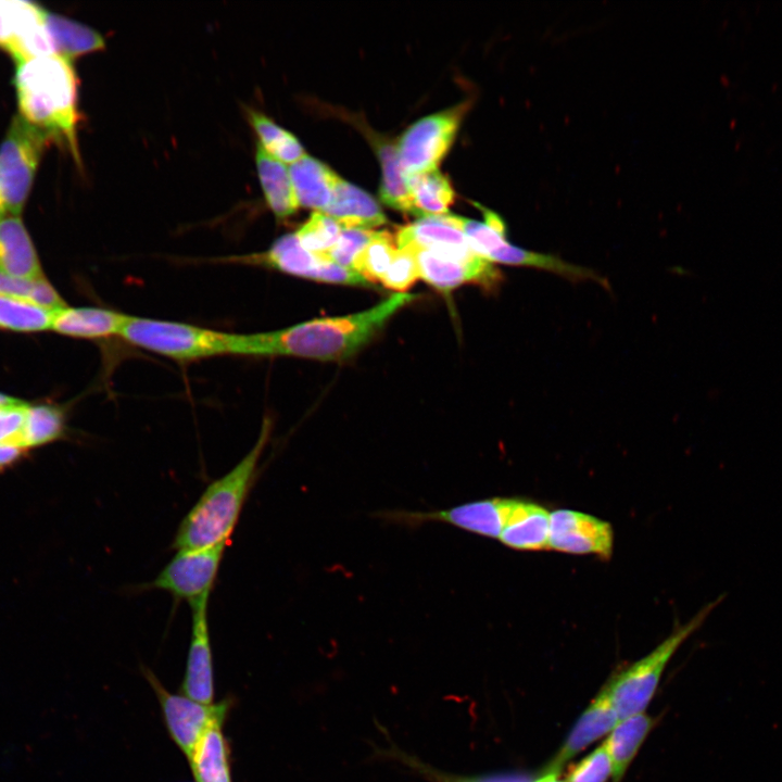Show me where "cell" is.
Instances as JSON below:
<instances>
[{"label":"cell","mask_w":782,"mask_h":782,"mask_svg":"<svg viewBox=\"0 0 782 782\" xmlns=\"http://www.w3.org/2000/svg\"><path fill=\"white\" fill-rule=\"evenodd\" d=\"M415 298L416 294L399 292L368 310L351 315L312 319L274 331L247 333L245 356L346 361Z\"/></svg>","instance_id":"obj_1"},{"label":"cell","mask_w":782,"mask_h":782,"mask_svg":"<svg viewBox=\"0 0 782 782\" xmlns=\"http://www.w3.org/2000/svg\"><path fill=\"white\" fill-rule=\"evenodd\" d=\"M270 429V420L265 419L258 438L248 454L227 474L205 488L177 528L172 543L175 551L229 544L257 479L260 461Z\"/></svg>","instance_id":"obj_2"},{"label":"cell","mask_w":782,"mask_h":782,"mask_svg":"<svg viewBox=\"0 0 782 782\" xmlns=\"http://www.w3.org/2000/svg\"><path fill=\"white\" fill-rule=\"evenodd\" d=\"M14 86L20 116L65 142L78 161L77 78L70 60L52 53L21 61Z\"/></svg>","instance_id":"obj_3"},{"label":"cell","mask_w":782,"mask_h":782,"mask_svg":"<svg viewBox=\"0 0 782 782\" xmlns=\"http://www.w3.org/2000/svg\"><path fill=\"white\" fill-rule=\"evenodd\" d=\"M245 333H235L201 326L129 315L119 338L131 345L179 363L222 355L244 356Z\"/></svg>","instance_id":"obj_4"},{"label":"cell","mask_w":782,"mask_h":782,"mask_svg":"<svg viewBox=\"0 0 782 782\" xmlns=\"http://www.w3.org/2000/svg\"><path fill=\"white\" fill-rule=\"evenodd\" d=\"M723 597L724 594L706 604L688 622L677 626L652 652L607 681L605 685L619 720L645 712L670 659L683 642L702 627Z\"/></svg>","instance_id":"obj_5"},{"label":"cell","mask_w":782,"mask_h":782,"mask_svg":"<svg viewBox=\"0 0 782 782\" xmlns=\"http://www.w3.org/2000/svg\"><path fill=\"white\" fill-rule=\"evenodd\" d=\"M480 207L484 222L455 215L449 217L465 234L470 248L489 262L533 267L573 281L592 280L607 286L605 278L590 268L570 264L555 255L526 250L510 243L506 238V226L503 218L489 209Z\"/></svg>","instance_id":"obj_6"},{"label":"cell","mask_w":782,"mask_h":782,"mask_svg":"<svg viewBox=\"0 0 782 782\" xmlns=\"http://www.w3.org/2000/svg\"><path fill=\"white\" fill-rule=\"evenodd\" d=\"M43 130L16 116L0 144V198L9 215H18L30 192L48 139Z\"/></svg>","instance_id":"obj_7"},{"label":"cell","mask_w":782,"mask_h":782,"mask_svg":"<svg viewBox=\"0 0 782 782\" xmlns=\"http://www.w3.org/2000/svg\"><path fill=\"white\" fill-rule=\"evenodd\" d=\"M223 262L275 269L300 278L328 283L365 288L373 286L355 270L305 250L295 234L278 238L264 252L229 256L225 257Z\"/></svg>","instance_id":"obj_8"},{"label":"cell","mask_w":782,"mask_h":782,"mask_svg":"<svg viewBox=\"0 0 782 782\" xmlns=\"http://www.w3.org/2000/svg\"><path fill=\"white\" fill-rule=\"evenodd\" d=\"M467 110L468 103L465 102L428 115L406 129L396 146L405 177L437 169Z\"/></svg>","instance_id":"obj_9"},{"label":"cell","mask_w":782,"mask_h":782,"mask_svg":"<svg viewBox=\"0 0 782 782\" xmlns=\"http://www.w3.org/2000/svg\"><path fill=\"white\" fill-rule=\"evenodd\" d=\"M228 544L176 551L159 575L141 586L142 591L167 592L177 601L191 604L211 596Z\"/></svg>","instance_id":"obj_10"},{"label":"cell","mask_w":782,"mask_h":782,"mask_svg":"<svg viewBox=\"0 0 782 782\" xmlns=\"http://www.w3.org/2000/svg\"><path fill=\"white\" fill-rule=\"evenodd\" d=\"M144 676L159 698L172 740L188 759L209 726L217 719H226L231 703L228 699L200 703L184 694L171 693L149 669H144Z\"/></svg>","instance_id":"obj_11"},{"label":"cell","mask_w":782,"mask_h":782,"mask_svg":"<svg viewBox=\"0 0 782 782\" xmlns=\"http://www.w3.org/2000/svg\"><path fill=\"white\" fill-rule=\"evenodd\" d=\"M407 247L414 250L419 277L441 292L450 293L466 282L494 289L502 281L501 272L477 253L458 256L416 245Z\"/></svg>","instance_id":"obj_12"},{"label":"cell","mask_w":782,"mask_h":782,"mask_svg":"<svg viewBox=\"0 0 782 782\" xmlns=\"http://www.w3.org/2000/svg\"><path fill=\"white\" fill-rule=\"evenodd\" d=\"M548 550L608 559L614 550L609 522L593 515L562 508L550 513Z\"/></svg>","instance_id":"obj_13"},{"label":"cell","mask_w":782,"mask_h":782,"mask_svg":"<svg viewBox=\"0 0 782 782\" xmlns=\"http://www.w3.org/2000/svg\"><path fill=\"white\" fill-rule=\"evenodd\" d=\"M46 11L28 1L0 0V48L21 61L55 53Z\"/></svg>","instance_id":"obj_14"},{"label":"cell","mask_w":782,"mask_h":782,"mask_svg":"<svg viewBox=\"0 0 782 782\" xmlns=\"http://www.w3.org/2000/svg\"><path fill=\"white\" fill-rule=\"evenodd\" d=\"M210 596L191 604V636L181 692L189 698L212 704L214 699L213 654L209 626Z\"/></svg>","instance_id":"obj_15"},{"label":"cell","mask_w":782,"mask_h":782,"mask_svg":"<svg viewBox=\"0 0 782 782\" xmlns=\"http://www.w3.org/2000/svg\"><path fill=\"white\" fill-rule=\"evenodd\" d=\"M619 722L607 686L604 685L573 724L560 748L544 768L543 773L558 774L575 756L608 734Z\"/></svg>","instance_id":"obj_16"},{"label":"cell","mask_w":782,"mask_h":782,"mask_svg":"<svg viewBox=\"0 0 782 782\" xmlns=\"http://www.w3.org/2000/svg\"><path fill=\"white\" fill-rule=\"evenodd\" d=\"M0 274L17 279L46 278L31 238L18 215L0 220Z\"/></svg>","instance_id":"obj_17"},{"label":"cell","mask_w":782,"mask_h":782,"mask_svg":"<svg viewBox=\"0 0 782 782\" xmlns=\"http://www.w3.org/2000/svg\"><path fill=\"white\" fill-rule=\"evenodd\" d=\"M128 314L99 306H64L54 313L51 330L85 340L119 337Z\"/></svg>","instance_id":"obj_18"},{"label":"cell","mask_w":782,"mask_h":782,"mask_svg":"<svg viewBox=\"0 0 782 782\" xmlns=\"http://www.w3.org/2000/svg\"><path fill=\"white\" fill-rule=\"evenodd\" d=\"M447 215L421 218L401 228L396 234L398 249L416 245L455 255L472 253L465 234Z\"/></svg>","instance_id":"obj_19"},{"label":"cell","mask_w":782,"mask_h":782,"mask_svg":"<svg viewBox=\"0 0 782 782\" xmlns=\"http://www.w3.org/2000/svg\"><path fill=\"white\" fill-rule=\"evenodd\" d=\"M323 213L335 218L343 229H369L387 222L373 197L340 177L332 201Z\"/></svg>","instance_id":"obj_20"},{"label":"cell","mask_w":782,"mask_h":782,"mask_svg":"<svg viewBox=\"0 0 782 782\" xmlns=\"http://www.w3.org/2000/svg\"><path fill=\"white\" fill-rule=\"evenodd\" d=\"M550 512L533 502L519 499L499 541L516 551L548 550Z\"/></svg>","instance_id":"obj_21"},{"label":"cell","mask_w":782,"mask_h":782,"mask_svg":"<svg viewBox=\"0 0 782 782\" xmlns=\"http://www.w3.org/2000/svg\"><path fill=\"white\" fill-rule=\"evenodd\" d=\"M289 173L299 206L325 212L332 201L339 176L308 155L291 164Z\"/></svg>","instance_id":"obj_22"},{"label":"cell","mask_w":782,"mask_h":782,"mask_svg":"<svg viewBox=\"0 0 782 782\" xmlns=\"http://www.w3.org/2000/svg\"><path fill=\"white\" fill-rule=\"evenodd\" d=\"M225 720L209 726L188 758L195 782H232L229 746L223 732Z\"/></svg>","instance_id":"obj_23"},{"label":"cell","mask_w":782,"mask_h":782,"mask_svg":"<svg viewBox=\"0 0 782 782\" xmlns=\"http://www.w3.org/2000/svg\"><path fill=\"white\" fill-rule=\"evenodd\" d=\"M655 724V720L641 712L619 720L603 742L610 757L611 782H621L629 766Z\"/></svg>","instance_id":"obj_24"},{"label":"cell","mask_w":782,"mask_h":782,"mask_svg":"<svg viewBox=\"0 0 782 782\" xmlns=\"http://www.w3.org/2000/svg\"><path fill=\"white\" fill-rule=\"evenodd\" d=\"M255 163L266 202L278 219L292 215L298 209L289 168L267 153L258 143Z\"/></svg>","instance_id":"obj_25"},{"label":"cell","mask_w":782,"mask_h":782,"mask_svg":"<svg viewBox=\"0 0 782 782\" xmlns=\"http://www.w3.org/2000/svg\"><path fill=\"white\" fill-rule=\"evenodd\" d=\"M406 184L414 215L426 218L449 213L454 191L449 179L438 169L406 176Z\"/></svg>","instance_id":"obj_26"},{"label":"cell","mask_w":782,"mask_h":782,"mask_svg":"<svg viewBox=\"0 0 782 782\" xmlns=\"http://www.w3.org/2000/svg\"><path fill=\"white\" fill-rule=\"evenodd\" d=\"M46 26L56 54L70 60L104 48V39L94 29L46 11Z\"/></svg>","instance_id":"obj_27"},{"label":"cell","mask_w":782,"mask_h":782,"mask_svg":"<svg viewBox=\"0 0 782 782\" xmlns=\"http://www.w3.org/2000/svg\"><path fill=\"white\" fill-rule=\"evenodd\" d=\"M67 434L66 414L60 406L29 404L23 443L30 451L62 440Z\"/></svg>","instance_id":"obj_28"},{"label":"cell","mask_w":782,"mask_h":782,"mask_svg":"<svg viewBox=\"0 0 782 782\" xmlns=\"http://www.w3.org/2000/svg\"><path fill=\"white\" fill-rule=\"evenodd\" d=\"M376 148L382 168L379 192L381 201L395 210L413 214L412 198L398 157L396 147L390 142L378 140Z\"/></svg>","instance_id":"obj_29"},{"label":"cell","mask_w":782,"mask_h":782,"mask_svg":"<svg viewBox=\"0 0 782 782\" xmlns=\"http://www.w3.org/2000/svg\"><path fill=\"white\" fill-rule=\"evenodd\" d=\"M54 313L30 301L0 295V329L3 330L25 333L51 330Z\"/></svg>","instance_id":"obj_30"},{"label":"cell","mask_w":782,"mask_h":782,"mask_svg":"<svg viewBox=\"0 0 782 782\" xmlns=\"http://www.w3.org/2000/svg\"><path fill=\"white\" fill-rule=\"evenodd\" d=\"M249 116L261 147L272 156L293 164L306 155L299 140L272 119L255 111H251Z\"/></svg>","instance_id":"obj_31"},{"label":"cell","mask_w":782,"mask_h":782,"mask_svg":"<svg viewBox=\"0 0 782 782\" xmlns=\"http://www.w3.org/2000/svg\"><path fill=\"white\" fill-rule=\"evenodd\" d=\"M396 252L391 235L387 231H377L375 238L354 261L352 269L370 283L380 281Z\"/></svg>","instance_id":"obj_32"},{"label":"cell","mask_w":782,"mask_h":782,"mask_svg":"<svg viewBox=\"0 0 782 782\" xmlns=\"http://www.w3.org/2000/svg\"><path fill=\"white\" fill-rule=\"evenodd\" d=\"M0 295L30 301L53 311L67 305L47 278L25 280L0 274Z\"/></svg>","instance_id":"obj_33"},{"label":"cell","mask_w":782,"mask_h":782,"mask_svg":"<svg viewBox=\"0 0 782 782\" xmlns=\"http://www.w3.org/2000/svg\"><path fill=\"white\" fill-rule=\"evenodd\" d=\"M342 231L335 218L316 211L294 234L305 250L321 255L337 243Z\"/></svg>","instance_id":"obj_34"},{"label":"cell","mask_w":782,"mask_h":782,"mask_svg":"<svg viewBox=\"0 0 782 782\" xmlns=\"http://www.w3.org/2000/svg\"><path fill=\"white\" fill-rule=\"evenodd\" d=\"M377 231L370 229H343L337 243L321 254L340 266L351 268L358 254L375 238Z\"/></svg>","instance_id":"obj_35"},{"label":"cell","mask_w":782,"mask_h":782,"mask_svg":"<svg viewBox=\"0 0 782 782\" xmlns=\"http://www.w3.org/2000/svg\"><path fill=\"white\" fill-rule=\"evenodd\" d=\"M613 774L609 754L604 743L570 768L566 782H607Z\"/></svg>","instance_id":"obj_36"},{"label":"cell","mask_w":782,"mask_h":782,"mask_svg":"<svg viewBox=\"0 0 782 782\" xmlns=\"http://www.w3.org/2000/svg\"><path fill=\"white\" fill-rule=\"evenodd\" d=\"M419 278L414 250L411 247L398 249V252L380 282L383 287L404 292Z\"/></svg>","instance_id":"obj_37"},{"label":"cell","mask_w":782,"mask_h":782,"mask_svg":"<svg viewBox=\"0 0 782 782\" xmlns=\"http://www.w3.org/2000/svg\"><path fill=\"white\" fill-rule=\"evenodd\" d=\"M28 407V403L18 399L0 404V444H13L27 450L23 438Z\"/></svg>","instance_id":"obj_38"},{"label":"cell","mask_w":782,"mask_h":782,"mask_svg":"<svg viewBox=\"0 0 782 782\" xmlns=\"http://www.w3.org/2000/svg\"><path fill=\"white\" fill-rule=\"evenodd\" d=\"M406 762L433 782H519L526 778L513 774L457 775L447 774L406 756Z\"/></svg>","instance_id":"obj_39"},{"label":"cell","mask_w":782,"mask_h":782,"mask_svg":"<svg viewBox=\"0 0 782 782\" xmlns=\"http://www.w3.org/2000/svg\"><path fill=\"white\" fill-rule=\"evenodd\" d=\"M29 451L13 444H0V472L17 465Z\"/></svg>","instance_id":"obj_40"},{"label":"cell","mask_w":782,"mask_h":782,"mask_svg":"<svg viewBox=\"0 0 782 782\" xmlns=\"http://www.w3.org/2000/svg\"><path fill=\"white\" fill-rule=\"evenodd\" d=\"M537 782H566L558 778V774L555 773H542L538 779H535Z\"/></svg>","instance_id":"obj_41"},{"label":"cell","mask_w":782,"mask_h":782,"mask_svg":"<svg viewBox=\"0 0 782 782\" xmlns=\"http://www.w3.org/2000/svg\"><path fill=\"white\" fill-rule=\"evenodd\" d=\"M14 399H15V398H12V396H10V395H7V394L0 392V404L10 402V401H12V400H14Z\"/></svg>","instance_id":"obj_42"},{"label":"cell","mask_w":782,"mask_h":782,"mask_svg":"<svg viewBox=\"0 0 782 782\" xmlns=\"http://www.w3.org/2000/svg\"><path fill=\"white\" fill-rule=\"evenodd\" d=\"M7 214H8V213H7L5 206H4V204H3V202H2V200H1V198H0V220H1L4 216H7Z\"/></svg>","instance_id":"obj_43"},{"label":"cell","mask_w":782,"mask_h":782,"mask_svg":"<svg viewBox=\"0 0 782 782\" xmlns=\"http://www.w3.org/2000/svg\"><path fill=\"white\" fill-rule=\"evenodd\" d=\"M519 782H537V781H535V780L527 781L526 779H524V780H521V781H519Z\"/></svg>","instance_id":"obj_44"}]
</instances>
